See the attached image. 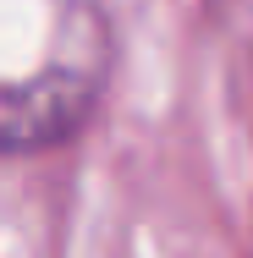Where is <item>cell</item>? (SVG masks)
<instances>
[{
    "label": "cell",
    "mask_w": 253,
    "mask_h": 258,
    "mask_svg": "<svg viewBox=\"0 0 253 258\" xmlns=\"http://www.w3.org/2000/svg\"><path fill=\"white\" fill-rule=\"evenodd\" d=\"M88 99H94V72H72V66L0 88V149H44L66 138L88 115Z\"/></svg>",
    "instance_id": "cell-1"
}]
</instances>
